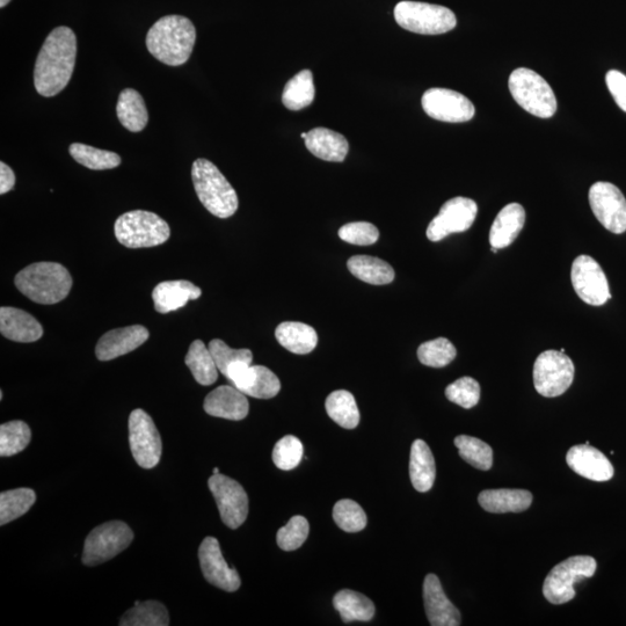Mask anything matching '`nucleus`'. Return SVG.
<instances>
[{
  "label": "nucleus",
  "instance_id": "obj_1",
  "mask_svg": "<svg viewBox=\"0 0 626 626\" xmlns=\"http://www.w3.org/2000/svg\"><path fill=\"white\" fill-rule=\"evenodd\" d=\"M77 38L69 27H57L48 35L36 58L34 85L40 96L52 98L68 86L74 74Z\"/></svg>",
  "mask_w": 626,
  "mask_h": 626
},
{
  "label": "nucleus",
  "instance_id": "obj_2",
  "mask_svg": "<svg viewBox=\"0 0 626 626\" xmlns=\"http://www.w3.org/2000/svg\"><path fill=\"white\" fill-rule=\"evenodd\" d=\"M196 41L192 21L183 16H166L150 28L147 35L149 53L159 62L180 67L191 57Z\"/></svg>",
  "mask_w": 626,
  "mask_h": 626
},
{
  "label": "nucleus",
  "instance_id": "obj_3",
  "mask_svg": "<svg viewBox=\"0 0 626 626\" xmlns=\"http://www.w3.org/2000/svg\"><path fill=\"white\" fill-rule=\"evenodd\" d=\"M16 287L29 300L43 304H57L67 298L72 288L67 268L57 262H36L16 276Z\"/></svg>",
  "mask_w": 626,
  "mask_h": 626
},
{
  "label": "nucleus",
  "instance_id": "obj_4",
  "mask_svg": "<svg viewBox=\"0 0 626 626\" xmlns=\"http://www.w3.org/2000/svg\"><path fill=\"white\" fill-rule=\"evenodd\" d=\"M192 179L196 195L210 214L218 218L235 215L238 195L217 167L207 159H196L192 167Z\"/></svg>",
  "mask_w": 626,
  "mask_h": 626
},
{
  "label": "nucleus",
  "instance_id": "obj_5",
  "mask_svg": "<svg viewBox=\"0 0 626 626\" xmlns=\"http://www.w3.org/2000/svg\"><path fill=\"white\" fill-rule=\"evenodd\" d=\"M116 239L128 249L162 245L171 235L170 225L151 211L133 210L121 215L114 225Z\"/></svg>",
  "mask_w": 626,
  "mask_h": 626
},
{
  "label": "nucleus",
  "instance_id": "obj_6",
  "mask_svg": "<svg viewBox=\"0 0 626 626\" xmlns=\"http://www.w3.org/2000/svg\"><path fill=\"white\" fill-rule=\"evenodd\" d=\"M509 91L524 111L541 119H550L557 112V99L551 86L537 72L519 68L508 80Z\"/></svg>",
  "mask_w": 626,
  "mask_h": 626
},
{
  "label": "nucleus",
  "instance_id": "obj_7",
  "mask_svg": "<svg viewBox=\"0 0 626 626\" xmlns=\"http://www.w3.org/2000/svg\"><path fill=\"white\" fill-rule=\"evenodd\" d=\"M395 19L406 31L422 35L448 33L457 25L455 14L448 7L407 0L396 5Z\"/></svg>",
  "mask_w": 626,
  "mask_h": 626
},
{
  "label": "nucleus",
  "instance_id": "obj_8",
  "mask_svg": "<svg viewBox=\"0 0 626 626\" xmlns=\"http://www.w3.org/2000/svg\"><path fill=\"white\" fill-rule=\"evenodd\" d=\"M596 560L589 556H575L553 567L544 581V598L552 604H564L575 598L574 585L592 578L596 572Z\"/></svg>",
  "mask_w": 626,
  "mask_h": 626
},
{
  "label": "nucleus",
  "instance_id": "obj_9",
  "mask_svg": "<svg viewBox=\"0 0 626 626\" xmlns=\"http://www.w3.org/2000/svg\"><path fill=\"white\" fill-rule=\"evenodd\" d=\"M134 540L133 530L125 522L111 521L93 529L87 536L82 562L97 566L125 551Z\"/></svg>",
  "mask_w": 626,
  "mask_h": 626
},
{
  "label": "nucleus",
  "instance_id": "obj_10",
  "mask_svg": "<svg viewBox=\"0 0 626 626\" xmlns=\"http://www.w3.org/2000/svg\"><path fill=\"white\" fill-rule=\"evenodd\" d=\"M574 374V363L569 356L560 351H545L535 361V389L543 397L562 396L570 389Z\"/></svg>",
  "mask_w": 626,
  "mask_h": 626
},
{
  "label": "nucleus",
  "instance_id": "obj_11",
  "mask_svg": "<svg viewBox=\"0 0 626 626\" xmlns=\"http://www.w3.org/2000/svg\"><path fill=\"white\" fill-rule=\"evenodd\" d=\"M131 453L141 468L157 467L163 444L154 420L141 409L131 412L128 422Z\"/></svg>",
  "mask_w": 626,
  "mask_h": 626
},
{
  "label": "nucleus",
  "instance_id": "obj_12",
  "mask_svg": "<svg viewBox=\"0 0 626 626\" xmlns=\"http://www.w3.org/2000/svg\"><path fill=\"white\" fill-rule=\"evenodd\" d=\"M208 486L216 500L218 511L225 526L237 529L246 521L249 515V497L236 480L221 475H213L208 480Z\"/></svg>",
  "mask_w": 626,
  "mask_h": 626
},
{
  "label": "nucleus",
  "instance_id": "obj_13",
  "mask_svg": "<svg viewBox=\"0 0 626 626\" xmlns=\"http://www.w3.org/2000/svg\"><path fill=\"white\" fill-rule=\"evenodd\" d=\"M589 205L598 221L608 231L621 235L626 231V200L620 188L610 183L594 184L589 189Z\"/></svg>",
  "mask_w": 626,
  "mask_h": 626
},
{
  "label": "nucleus",
  "instance_id": "obj_14",
  "mask_svg": "<svg viewBox=\"0 0 626 626\" xmlns=\"http://www.w3.org/2000/svg\"><path fill=\"white\" fill-rule=\"evenodd\" d=\"M571 280L575 293L593 307H601L611 298L607 276L592 257L579 256L574 260Z\"/></svg>",
  "mask_w": 626,
  "mask_h": 626
},
{
  "label": "nucleus",
  "instance_id": "obj_15",
  "mask_svg": "<svg viewBox=\"0 0 626 626\" xmlns=\"http://www.w3.org/2000/svg\"><path fill=\"white\" fill-rule=\"evenodd\" d=\"M478 214L477 203L468 198L451 199L444 203L438 216L433 218L427 229V238L431 242L460 232L468 231L475 223Z\"/></svg>",
  "mask_w": 626,
  "mask_h": 626
},
{
  "label": "nucleus",
  "instance_id": "obj_16",
  "mask_svg": "<svg viewBox=\"0 0 626 626\" xmlns=\"http://www.w3.org/2000/svg\"><path fill=\"white\" fill-rule=\"evenodd\" d=\"M421 104L428 116L442 122H468L476 114L475 106L467 97L453 90L440 89V87L426 91L422 96Z\"/></svg>",
  "mask_w": 626,
  "mask_h": 626
},
{
  "label": "nucleus",
  "instance_id": "obj_17",
  "mask_svg": "<svg viewBox=\"0 0 626 626\" xmlns=\"http://www.w3.org/2000/svg\"><path fill=\"white\" fill-rule=\"evenodd\" d=\"M237 389L257 399H271L281 390L279 377L264 366H252V363L238 362L232 365L227 376Z\"/></svg>",
  "mask_w": 626,
  "mask_h": 626
},
{
  "label": "nucleus",
  "instance_id": "obj_18",
  "mask_svg": "<svg viewBox=\"0 0 626 626\" xmlns=\"http://www.w3.org/2000/svg\"><path fill=\"white\" fill-rule=\"evenodd\" d=\"M199 559L203 575L209 584L225 592H236L242 585L239 574L231 569L222 555L220 543L215 537H207L200 545Z\"/></svg>",
  "mask_w": 626,
  "mask_h": 626
},
{
  "label": "nucleus",
  "instance_id": "obj_19",
  "mask_svg": "<svg viewBox=\"0 0 626 626\" xmlns=\"http://www.w3.org/2000/svg\"><path fill=\"white\" fill-rule=\"evenodd\" d=\"M566 462L579 476L593 482H608L614 477V467L608 457L586 443L572 447L566 455Z\"/></svg>",
  "mask_w": 626,
  "mask_h": 626
},
{
  "label": "nucleus",
  "instance_id": "obj_20",
  "mask_svg": "<svg viewBox=\"0 0 626 626\" xmlns=\"http://www.w3.org/2000/svg\"><path fill=\"white\" fill-rule=\"evenodd\" d=\"M150 337L147 327L133 325L104 334L98 341L96 355L100 361H112L135 351Z\"/></svg>",
  "mask_w": 626,
  "mask_h": 626
},
{
  "label": "nucleus",
  "instance_id": "obj_21",
  "mask_svg": "<svg viewBox=\"0 0 626 626\" xmlns=\"http://www.w3.org/2000/svg\"><path fill=\"white\" fill-rule=\"evenodd\" d=\"M424 601L428 621L432 626L461 625L460 610L444 594L440 579L435 574H428L425 579Z\"/></svg>",
  "mask_w": 626,
  "mask_h": 626
},
{
  "label": "nucleus",
  "instance_id": "obj_22",
  "mask_svg": "<svg viewBox=\"0 0 626 626\" xmlns=\"http://www.w3.org/2000/svg\"><path fill=\"white\" fill-rule=\"evenodd\" d=\"M205 411L211 417L239 421L250 412L249 400L245 393L234 385H222L211 391L205 399Z\"/></svg>",
  "mask_w": 626,
  "mask_h": 626
},
{
  "label": "nucleus",
  "instance_id": "obj_23",
  "mask_svg": "<svg viewBox=\"0 0 626 626\" xmlns=\"http://www.w3.org/2000/svg\"><path fill=\"white\" fill-rule=\"evenodd\" d=\"M0 333L16 342H35L42 338L43 327L39 320L28 312L11 307L0 309Z\"/></svg>",
  "mask_w": 626,
  "mask_h": 626
},
{
  "label": "nucleus",
  "instance_id": "obj_24",
  "mask_svg": "<svg viewBox=\"0 0 626 626\" xmlns=\"http://www.w3.org/2000/svg\"><path fill=\"white\" fill-rule=\"evenodd\" d=\"M201 295L202 290L192 282L165 281L152 291V300L157 312L170 313L186 307L189 301L198 300Z\"/></svg>",
  "mask_w": 626,
  "mask_h": 626
},
{
  "label": "nucleus",
  "instance_id": "obj_25",
  "mask_svg": "<svg viewBox=\"0 0 626 626\" xmlns=\"http://www.w3.org/2000/svg\"><path fill=\"white\" fill-rule=\"evenodd\" d=\"M526 223V210L519 203H509L494 220L490 231L493 249L502 250L512 245Z\"/></svg>",
  "mask_w": 626,
  "mask_h": 626
},
{
  "label": "nucleus",
  "instance_id": "obj_26",
  "mask_svg": "<svg viewBox=\"0 0 626 626\" xmlns=\"http://www.w3.org/2000/svg\"><path fill=\"white\" fill-rule=\"evenodd\" d=\"M304 141L311 154L325 162H344L349 150L346 138L327 128L310 130Z\"/></svg>",
  "mask_w": 626,
  "mask_h": 626
},
{
  "label": "nucleus",
  "instance_id": "obj_27",
  "mask_svg": "<svg viewBox=\"0 0 626 626\" xmlns=\"http://www.w3.org/2000/svg\"><path fill=\"white\" fill-rule=\"evenodd\" d=\"M478 502L489 513H521L533 504V494L526 490H485L479 494Z\"/></svg>",
  "mask_w": 626,
  "mask_h": 626
},
{
  "label": "nucleus",
  "instance_id": "obj_28",
  "mask_svg": "<svg viewBox=\"0 0 626 626\" xmlns=\"http://www.w3.org/2000/svg\"><path fill=\"white\" fill-rule=\"evenodd\" d=\"M410 477L414 489L418 492H428L434 485L435 460L431 448L424 440H416L412 444Z\"/></svg>",
  "mask_w": 626,
  "mask_h": 626
},
{
  "label": "nucleus",
  "instance_id": "obj_29",
  "mask_svg": "<svg viewBox=\"0 0 626 626\" xmlns=\"http://www.w3.org/2000/svg\"><path fill=\"white\" fill-rule=\"evenodd\" d=\"M279 344L294 354H309L317 347L318 336L313 327L298 322L281 323L275 330Z\"/></svg>",
  "mask_w": 626,
  "mask_h": 626
},
{
  "label": "nucleus",
  "instance_id": "obj_30",
  "mask_svg": "<svg viewBox=\"0 0 626 626\" xmlns=\"http://www.w3.org/2000/svg\"><path fill=\"white\" fill-rule=\"evenodd\" d=\"M116 113L121 125L131 133H140L148 125L147 106L141 94L133 89H126L120 93Z\"/></svg>",
  "mask_w": 626,
  "mask_h": 626
},
{
  "label": "nucleus",
  "instance_id": "obj_31",
  "mask_svg": "<svg viewBox=\"0 0 626 626\" xmlns=\"http://www.w3.org/2000/svg\"><path fill=\"white\" fill-rule=\"evenodd\" d=\"M355 278L374 286L389 285L395 280V271L387 261L370 256H354L347 262Z\"/></svg>",
  "mask_w": 626,
  "mask_h": 626
},
{
  "label": "nucleus",
  "instance_id": "obj_32",
  "mask_svg": "<svg viewBox=\"0 0 626 626\" xmlns=\"http://www.w3.org/2000/svg\"><path fill=\"white\" fill-rule=\"evenodd\" d=\"M333 606L340 614L342 621L369 622L375 616V604L367 596L344 589L334 596Z\"/></svg>",
  "mask_w": 626,
  "mask_h": 626
},
{
  "label": "nucleus",
  "instance_id": "obj_33",
  "mask_svg": "<svg viewBox=\"0 0 626 626\" xmlns=\"http://www.w3.org/2000/svg\"><path fill=\"white\" fill-rule=\"evenodd\" d=\"M186 366L191 370L195 381L208 387L218 378V368L209 348L202 340H195L185 358Z\"/></svg>",
  "mask_w": 626,
  "mask_h": 626
},
{
  "label": "nucleus",
  "instance_id": "obj_34",
  "mask_svg": "<svg viewBox=\"0 0 626 626\" xmlns=\"http://www.w3.org/2000/svg\"><path fill=\"white\" fill-rule=\"evenodd\" d=\"M326 412L337 424L346 429H354L360 424V411L351 392L338 390L326 399Z\"/></svg>",
  "mask_w": 626,
  "mask_h": 626
},
{
  "label": "nucleus",
  "instance_id": "obj_35",
  "mask_svg": "<svg viewBox=\"0 0 626 626\" xmlns=\"http://www.w3.org/2000/svg\"><path fill=\"white\" fill-rule=\"evenodd\" d=\"M315 100V84L310 70H303L291 78L282 94V103L290 111H301Z\"/></svg>",
  "mask_w": 626,
  "mask_h": 626
},
{
  "label": "nucleus",
  "instance_id": "obj_36",
  "mask_svg": "<svg viewBox=\"0 0 626 626\" xmlns=\"http://www.w3.org/2000/svg\"><path fill=\"white\" fill-rule=\"evenodd\" d=\"M121 626H167L170 625L169 611L157 601L135 602L134 608L122 616Z\"/></svg>",
  "mask_w": 626,
  "mask_h": 626
},
{
  "label": "nucleus",
  "instance_id": "obj_37",
  "mask_svg": "<svg viewBox=\"0 0 626 626\" xmlns=\"http://www.w3.org/2000/svg\"><path fill=\"white\" fill-rule=\"evenodd\" d=\"M69 152L77 163L94 171L116 169L121 164V157L115 152L100 150L83 143L71 144Z\"/></svg>",
  "mask_w": 626,
  "mask_h": 626
},
{
  "label": "nucleus",
  "instance_id": "obj_38",
  "mask_svg": "<svg viewBox=\"0 0 626 626\" xmlns=\"http://www.w3.org/2000/svg\"><path fill=\"white\" fill-rule=\"evenodd\" d=\"M458 454L473 468L489 471L493 465V450L489 444L469 435H460L454 441Z\"/></svg>",
  "mask_w": 626,
  "mask_h": 626
},
{
  "label": "nucleus",
  "instance_id": "obj_39",
  "mask_svg": "<svg viewBox=\"0 0 626 626\" xmlns=\"http://www.w3.org/2000/svg\"><path fill=\"white\" fill-rule=\"evenodd\" d=\"M36 501V494L31 489H17L0 494V524L10 523L21 518Z\"/></svg>",
  "mask_w": 626,
  "mask_h": 626
},
{
  "label": "nucleus",
  "instance_id": "obj_40",
  "mask_svg": "<svg viewBox=\"0 0 626 626\" xmlns=\"http://www.w3.org/2000/svg\"><path fill=\"white\" fill-rule=\"evenodd\" d=\"M32 439L31 428L24 421L14 420L0 426V456L9 457L24 451Z\"/></svg>",
  "mask_w": 626,
  "mask_h": 626
},
{
  "label": "nucleus",
  "instance_id": "obj_41",
  "mask_svg": "<svg viewBox=\"0 0 626 626\" xmlns=\"http://www.w3.org/2000/svg\"><path fill=\"white\" fill-rule=\"evenodd\" d=\"M457 351L446 338L427 341L418 348V359L422 365L432 368H443L450 365L456 358Z\"/></svg>",
  "mask_w": 626,
  "mask_h": 626
},
{
  "label": "nucleus",
  "instance_id": "obj_42",
  "mask_svg": "<svg viewBox=\"0 0 626 626\" xmlns=\"http://www.w3.org/2000/svg\"><path fill=\"white\" fill-rule=\"evenodd\" d=\"M333 519L337 526L346 533H359L367 526V515L363 508L351 499L337 502L333 508Z\"/></svg>",
  "mask_w": 626,
  "mask_h": 626
},
{
  "label": "nucleus",
  "instance_id": "obj_43",
  "mask_svg": "<svg viewBox=\"0 0 626 626\" xmlns=\"http://www.w3.org/2000/svg\"><path fill=\"white\" fill-rule=\"evenodd\" d=\"M304 454L303 443L296 436L287 435L275 444L273 462L280 470L290 471L298 467Z\"/></svg>",
  "mask_w": 626,
  "mask_h": 626
},
{
  "label": "nucleus",
  "instance_id": "obj_44",
  "mask_svg": "<svg viewBox=\"0 0 626 626\" xmlns=\"http://www.w3.org/2000/svg\"><path fill=\"white\" fill-rule=\"evenodd\" d=\"M208 348L213 355L218 371L224 376H227L229 368L235 363H252L253 360L250 349L231 348L221 339L211 340Z\"/></svg>",
  "mask_w": 626,
  "mask_h": 626
},
{
  "label": "nucleus",
  "instance_id": "obj_45",
  "mask_svg": "<svg viewBox=\"0 0 626 626\" xmlns=\"http://www.w3.org/2000/svg\"><path fill=\"white\" fill-rule=\"evenodd\" d=\"M310 526L307 519L297 515L291 518L287 526L282 527L276 535V542L279 547L285 551H294L300 549L307 541Z\"/></svg>",
  "mask_w": 626,
  "mask_h": 626
},
{
  "label": "nucleus",
  "instance_id": "obj_46",
  "mask_svg": "<svg viewBox=\"0 0 626 626\" xmlns=\"http://www.w3.org/2000/svg\"><path fill=\"white\" fill-rule=\"evenodd\" d=\"M446 397L451 403L463 407V409H472L479 403L480 385L472 377H462L453 384L448 385L446 389Z\"/></svg>",
  "mask_w": 626,
  "mask_h": 626
},
{
  "label": "nucleus",
  "instance_id": "obj_47",
  "mask_svg": "<svg viewBox=\"0 0 626 626\" xmlns=\"http://www.w3.org/2000/svg\"><path fill=\"white\" fill-rule=\"evenodd\" d=\"M339 237L349 244L369 246L375 244L378 238H380V231H378L374 224L368 222H354L341 227Z\"/></svg>",
  "mask_w": 626,
  "mask_h": 626
},
{
  "label": "nucleus",
  "instance_id": "obj_48",
  "mask_svg": "<svg viewBox=\"0 0 626 626\" xmlns=\"http://www.w3.org/2000/svg\"><path fill=\"white\" fill-rule=\"evenodd\" d=\"M606 83L618 107L626 113V76L617 70H610L606 76Z\"/></svg>",
  "mask_w": 626,
  "mask_h": 626
},
{
  "label": "nucleus",
  "instance_id": "obj_49",
  "mask_svg": "<svg viewBox=\"0 0 626 626\" xmlns=\"http://www.w3.org/2000/svg\"><path fill=\"white\" fill-rule=\"evenodd\" d=\"M16 185V174L9 165L0 163V194L9 193Z\"/></svg>",
  "mask_w": 626,
  "mask_h": 626
},
{
  "label": "nucleus",
  "instance_id": "obj_50",
  "mask_svg": "<svg viewBox=\"0 0 626 626\" xmlns=\"http://www.w3.org/2000/svg\"><path fill=\"white\" fill-rule=\"evenodd\" d=\"M10 2H11V0H0V7H2V9H4V7L6 5H9Z\"/></svg>",
  "mask_w": 626,
  "mask_h": 626
},
{
  "label": "nucleus",
  "instance_id": "obj_51",
  "mask_svg": "<svg viewBox=\"0 0 626 626\" xmlns=\"http://www.w3.org/2000/svg\"><path fill=\"white\" fill-rule=\"evenodd\" d=\"M213 473H214V475H218V473H220V469L215 468V469H214V471H213Z\"/></svg>",
  "mask_w": 626,
  "mask_h": 626
}]
</instances>
